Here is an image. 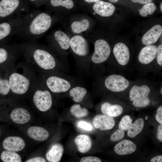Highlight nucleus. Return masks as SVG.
Masks as SVG:
<instances>
[{
  "instance_id": "72a5a7b5",
  "label": "nucleus",
  "mask_w": 162,
  "mask_h": 162,
  "mask_svg": "<svg viewBox=\"0 0 162 162\" xmlns=\"http://www.w3.org/2000/svg\"><path fill=\"white\" fill-rule=\"evenodd\" d=\"M124 136L125 133L124 130L118 129L112 134L110 139L113 142H116L122 139Z\"/></svg>"
},
{
  "instance_id": "e433bc0d",
  "label": "nucleus",
  "mask_w": 162,
  "mask_h": 162,
  "mask_svg": "<svg viewBox=\"0 0 162 162\" xmlns=\"http://www.w3.org/2000/svg\"><path fill=\"white\" fill-rule=\"evenodd\" d=\"M8 56V53L5 49L0 48V64L5 61Z\"/></svg>"
},
{
  "instance_id": "37998d69",
  "label": "nucleus",
  "mask_w": 162,
  "mask_h": 162,
  "mask_svg": "<svg viewBox=\"0 0 162 162\" xmlns=\"http://www.w3.org/2000/svg\"><path fill=\"white\" fill-rule=\"evenodd\" d=\"M151 162H162V156L158 155L152 158L150 160Z\"/></svg>"
},
{
  "instance_id": "2eb2a0df",
  "label": "nucleus",
  "mask_w": 162,
  "mask_h": 162,
  "mask_svg": "<svg viewBox=\"0 0 162 162\" xmlns=\"http://www.w3.org/2000/svg\"><path fill=\"white\" fill-rule=\"evenodd\" d=\"M2 145L5 150L15 152L22 150L25 147V143L23 139L20 137L10 136L4 140Z\"/></svg>"
},
{
  "instance_id": "473e14b6",
  "label": "nucleus",
  "mask_w": 162,
  "mask_h": 162,
  "mask_svg": "<svg viewBox=\"0 0 162 162\" xmlns=\"http://www.w3.org/2000/svg\"><path fill=\"white\" fill-rule=\"evenodd\" d=\"M10 90L9 80L7 79H0V94L6 95Z\"/></svg>"
},
{
  "instance_id": "c756f323",
  "label": "nucleus",
  "mask_w": 162,
  "mask_h": 162,
  "mask_svg": "<svg viewBox=\"0 0 162 162\" xmlns=\"http://www.w3.org/2000/svg\"><path fill=\"white\" fill-rule=\"evenodd\" d=\"M156 10V6L155 4L151 2L145 4L139 11L140 15L143 17H145L148 15L153 14Z\"/></svg>"
},
{
  "instance_id": "c9c22d12",
  "label": "nucleus",
  "mask_w": 162,
  "mask_h": 162,
  "mask_svg": "<svg viewBox=\"0 0 162 162\" xmlns=\"http://www.w3.org/2000/svg\"><path fill=\"white\" fill-rule=\"evenodd\" d=\"M80 162H101L98 158L94 156H87L82 158L80 160Z\"/></svg>"
},
{
  "instance_id": "603ef678",
  "label": "nucleus",
  "mask_w": 162,
  "mask_h": 162,
  "mask_svg": "<svg viewBox=\"0 0 162 162\" xmlns=\"http://www.w3.org/2000/svg\"><path fill=\"white\" fill-rule=\"evenodd\" d=\"M0 133H1V132H0Z\"/></svg>"
},
{
  "instance_id": "ea45409f",
  "label": "nucleus",
  "mask_w": 162,
  "mask_h": 162,
  "mask_svg": "<svg viewBox=\"0 0 162 162\" xmlns=\"http://www.w3.org/2000/svg\"><path fill=\"white\" fill-rule=\"evenodd\" d=\"M156 138L160 142H162V125H159L156 134Z\"/></svg>"
},
{
  "instance_id": "9d476101",
  "label": "nucleus",
  "mask_w": 162,
  "mask_h": 162,
  "mask_svg": "<svg viewBox=\"0 0 162 162\" xmlns=\"http://www.w3.org/2000/svg\"><path fill=\"white\" fill-rule=\"evenodd\" d=\"M47 86L52 92L61 93L68 91L70 88L71 85L67 80L56 76H51L46 81Z\"/></svg>"
},
{
  "instance_id": "f3484780",
  "label": "nucleus",
  "mask_w": 162,
  "mask_h": 162,
  "mask_svg": "<svg viewBox=\"0 0 162 162\" xmlns=\"http://www.w3.org/2000/svg\"><path fill=\"white\" fill-rule=\"evenodd\" d=\"M95 12L103 17H108L112 15L115 8L112 4L101 1L95 2L93 6Z\"/></svg>"
},
{
  "instance_id": "f03ea898",
  "label": "nucleus",
  "mask_w": 162,
  "mask_h": 162,
  "mask_svg": "<svg viewBox=\"0 0 162 162\" xmlns=\"http://www.w3.org/2000/svg\"><path fill=\"white\" fill-rule=\"evenodd\" d=\"M151 88L148 85H134L129 92L130 100L133 105L137 107H144L148 106L151 102L149 95Z\"/></svg>"
},
{
  "instance_id": "a878e982",
  "label": "nucleus",
  "mask_w": 162,
  "mask_h": 162,
  "mask_svg": "<svg viewBox=\"0 0 162 162\" xmlns=\"http://www.w3.org/2000/svg\"><path fill=\"white\" fill-rule=\"evenodd\" d=\"M87 92V90L81 87H74L70 91L69 94L72 97L73 101L76 103L81 102Z\"/></svg>"
},
{
  "instance_id": "7ed1b4c3",
  "label": "nucleus",
  "mask_w": 162,
  "mask_h": 162,
  "mask_svg": "<svg viewBox=\"0 0 162 162\" xmlns=\"http://www.w3.org/2000/svg\"><path fill=\"white\" fill-rule=\"evenodd\" d=\"M25 14L12 18L9 22L0 23V40L9 36H15L22 22Z\"/></svg>"
},
{
  "instance_id": "c03bdc74",
  "label": "nucleus",
  "mask_w": 162,
  "mask_h": 162,
  "mask_svg": "<svg viewBox=\"0 0 162 162\" xmlns=\"http://www.w3.org/2000/svg\"><path fill=\"white\" fill-rule=\"evenodd\" d=\"M86 2L88 3L96 2L100 0H84Z\"/></svg>"
},
{
  "instance_id": "cd10ccee",
  "label": "nucleus",
  "mask_w": 162,
  "mask_h": 162,
  "mask_svg": "<svg viewBox=\"0 0 162 162\" xmlns=\"http://www.w3.org/2000/svg\"><path fill=\"white\" fill-rule=\"evenodd\" d=\"M1 159L4 162H21L22 159L17 153L10 151H4L1 153Z\"/></svg>"
},
{
  "instance_id": "a18cd8bd",
  "label": "nucleus",
  "mask_w": 162,
  "mask_h": 162,
  "mask_svg": "<svg viewBox=\"0 0 162 162\" xmlns=\"http://www.w3.org/2000/svg\"><path fill=\"white\" fill-rule=\"evenodd\" d=\"M110 2L113 3H115L117 2L119 0H109Z\"/></svg>"
},
{
  "instance_id": "4468645a",
  "label": "nucleus",
  "mask_w": 162,
  "mask_h": 162,
  "mask_svg": "<svg viewBox=\"0 0 162 162\" xmlns=\"http://www.w3.org/2000/svg\"><path fill=\"white\" fill-rule=\"evenodd\" d=\"M157 47L153 45H147L140 50L138 56L139 62L142 64L147 65L151 63L155 58Z\"/></svg>"
},
{
  "instance_id": "de8ad7c7",
  "label": "nucleus",
  "mask_w": 162,
  "mask_h": 162,
  "mask_svg": "<svg viewBox=\"0 0 162 162\" xmlns=\"http://www.w3.org/2000/svg\"><path fill=\"white\" fill-rule=\"evenodd\" d=\"M160 93L161 94H162V86H161V87L160 89Z\"/></svg>"
},
{
  "instance_id": "f257e3e1",
  "label": "nucleus",
  "mask_w": 162,
  "mask_h": 162,
  "mask_svg": "<svg viewBox=\"0 0 162 162\" xmlns=\"http://www.w3.org/2000/svg\"><path fill=\"white\" fill-rule=\"evenodd\" d=\"M52 18L47 13H25L22 22L15 36L27 40L38 38L50 28Z\"/></svg>"
},
{
  "instance_id": "bb28decb",
  "label": "nucleus",
  "mask_w": 162,
  "mask_h": 162,
  "mask_svg": "<svg viewBox=\"0 0 162 162\" xmlns=\"http://www.w3.org/2000/svg\"><path fill=\"white\" fill-rule=\"evenodd\" d=\"M89 22L87 19H84L81 21H75L71 25L73 32L77 34L86 31L89 28Z\"/></svg>"
},
{
  "instance_id": "a211bd4d",
  "label": "nucleus",
  "mask_w": 162,
  "mask_h": 162,
  "mask_svg": "<svg viewBox=\"0 0 162 162\" xmlns=\"http://www.w3.org/2000/svg\"><path fill=\"white\" fill-rule=\"evenodd\" d=\"M136 146L133 142L127 140H123L115 146V152L121 155L132 154L136 151Z\"/></svg>"
},
{
  "instance_id": "39448f33",
  "label": "nucleus",
  "mask_w": 162,
  "mask_h": 162,
  "mask_svg": "<svg viewBox=\"0 0 162 162\" xmlns=\"http://www.w3.org/2000/svg\"><path fill=\"white\" fill-rule=\"evenodd\" d=\"M33 59L41 68L46 70L53 69L56 65L54 57L47 51L39 48L35 49L32 53Z\"/></svg>"
},
{
  "instance_id": "c85d7f7f",
  "label": "nucleus",
  "mask_w": 162,
  "mask_h": 162,
  "mask_svg": "<svg viewBox=\"0 0 162 162\" xmlns=\"http://www.w3.org/2000/svg\"><path fill=\"white\" fill-rule=\"evenodd\" d=\"M70 111L72 115L77 118H81L87 116L88 114V110L82 107L79 104H75L70 107Z\"/></svg>"
},
{
  "instance_id": "9b49d317",
  "label": "nucleus",
  "mask_w": 162,
  "mask_h": 162,
  "mask_svg": "<svg viewBox=\"0 0 162 162\" xmlns=\"http://www.w3.org/2000/svg\"><path fill=\"white\" fill-rule=\"evenodd\" d=\"M113 52L116 61L120 65H127L130 61V52L128 46L122 43H118L114 46Z\"/></svg>"
},
{
  "instance_id": "423d86ee",
  "label": "nucleus",
  "mask_w": 162,
  "mask_h": 162,
  "mask_svg": "<svg viewBox=\"0 0 162 162\" xmlns=\"http://www.w3.org/2000/svg\"><path fill=\"white\" fill-rule=\"evenodd\" d=\"M8 80L11 91L17 94H25L29 87V80L23 75L17 73L12 74Z\"/></svg>"
},
{
  "instance_id": "ddd939ff",
  "label": "nucleus",
  "mask_w": 162,
  "mask_h": 162,
  "mask_svg": "<svg viewBox=\"0 0 162 162\" xmlns=\"http://www.w3.org/2000/svg\"><path fill=\"white\" fill-rule=\"evenodd\" d=\"M115 120L112 117L105 114L97 115L93 120L94 127L101 130L112 129L115 126Z\"/></svg>"
},
{
  "instance_id": "a19ab883",
  "label": "nucleus",
  "mask_w": 162,
  "mask_h": 162,
  "mask_svg": "<svg viewBox=\"0 0 162 162\" xmlns=\"http://www.w3.org/2000/svg\"><path fill=\"white\" fill-rule=\"evenodd\" d=\"M26 162H45V159L41 157H36L27 160Z\"/></svg>"
},
{
  "instance_id": "0eeeda50",
  "label": "nucleus",
  "mask_w": 162,
  "mask_h": 162,
  "mask_svg": "<svg viewBox=\"0 0 162 162\" xmlns=\"http://www.w3.org/2000/svg\"><path fill=\"white\" fill-rule=\"evenodd\" d=\"M110 52V47L108 43L104 40H98L94 44V50L92 61L97 64L103 63L107 59Z\"/></svg>"
},
{
  "instance_id": "f704fd0d",
  "label": "nucleus",
  "mask_w": 162,
  "mask_h": 162,
  "mask_svg": "<svg viewBox=\"0 0 162 162\" xmlns=\"http://www.w3.org/2000/svg\"><path fill=\"white\" fill-rule=\"evenodd\" d=\"M156 61L158 64L162 66V45H159L157 49V54L156 57Z\"/></svg>"
},
{
  "instance_id": "393cba45",
  "label": "nucleus",
  "mask_w": 162,
  "mask_h": 162,
  "mask_svg": "<svg viewBox=\"0 0 162 162\" xmlns=\"http://www.w3.org/2000/svg\"><path fill=\"white\" fill-rule=\"evenodd\" d=\"M144 126L143 119L140 118L136 120L131 124L128 130L127 135L131 138H134L142 130Z\"/></svg>"
},
{
  "instance_id": "49530a36",
  "label": "nucleus",
  "mask_w": 162,
  "mask_h": 162,
  "mask_svg": "<svg viewBox=\"0 0 162 162\" xmlns=\"http://www.w3.org/2000/svg\"><path fill=\"white\" fill-rule=\"evenodd\" d=\"M160 10L161 11V12H162V2L160 4Z\"/></svg>"
},
{
  "instance_id": "4be33fe9",
  "label": "nucleus",
  "mask_w": 162,
  "mask_h": 162,
  "mask_svg": "<svg viewBox=\"0 0 162 162\" xmlns=\"http://www.w3.org/2000/svg\"><path fill=\"white\" fill-rule=\"evenodd\" d=\"M74 142L78 150L81 153H84L88 151L92 146L91 140L88 135H80L75 139Z\"/></svg>"
},
{
  "instance_id": "20e7f679",
  "label": "nucleus",
  "mask_w": 162,
  "mask_h": 162,
  "mask_svg": "<svg viewBox=\"0 0 162 162\" xmlns=\"http://www.w3.org/2000/svg\"><path fill=\"white\" fill-rule=\"evenodd\" d=\"M129 81L123 76L116 74L111 75L104 81L106 88L112 92H120L125 90L129 86Z\"/></svg>"
},
{
  "instance_id": "6ab92c4d",
  "label": "nucleus",
  "mask_w": 162,
  "mask_h": 162,
  "mask_svg": "<svg viewBox=\"0 0 162 162\" xmlns=\"http://www.w3.org/2000/svg\"><path fill=\"white\" fill-rule=\"evenodd\" d=\"M10 117L15 123L22 124L28 122L31 116L28 111L24 109L18 108L15 109L10 113Z\"/></svg>"
},
{
  "instance_id": "6e6552de",
  "label": "nucleus",
  "mask_w": 162,
  "mask_h": 162,
  "mask_svg": "<svg viewBox=\"0 0 162 162\" xmlns=\"http://www.w3.org/2000/svg\"><path fill=\"white\" fill-rule=\"evenodd\" d=\"M33 101L36 108L42 112L48 110L52 104L51 94L47 90H37L33 97Z\"/></svg>"
},
{
  "instance_id": "1a4fd4ad",
  "label": "nucleus",
  "mask_w": 162,
  "mask_h": 162,
  "mask_svg": "<svg viewBox=\"0 0 162 162\" xmlns=\"http://www.w3.org/2000/svg\"><path fill=\"white\" fill-rule=\"evenodd\" d=\"M20 4L19 0H2L0 2V17H13L24 14L18 11Z\"/></svg>"
},
{
  "instance_id": "412c9836",
  "label": "nucleus",
  "mask_w": 162,
  "mask_h": 162,
  "mask_svg": "<svg viewBox=\"0 0 162 162\" xmlns=\"http://www.w3.org/2000/svg\"><path fill=\"white\" fill-rule=\"evenodd\" d=\"M27 134L32 139L39 141H45L49 136V133L46 130L43 128L37 126L28 128Z\"/></svg>"
},
{
  "instance_id": "58836bf2",
  "label": "nucleus",
  "mask_w": 162,
  "mask_h": 162,
  "mask_svg": "<svg viewBox=\"0 0 162 162\" xmlns=\"http://www.w3.org/2000/svg\"><path fill=\"white\" fill-rule=\"evenodd\" d=\"M157 121L162 124V106H160L157 109L155 116Z\"/></svg>"
},
{
  "instance_id": "4c0bfd02",
  "label": "nucleus",
  "mask_w": 162,
  "mask_h": 162,
  "mask_svg": "<svg viewBox=\"0 0 162 162\" xmlns=\"http://www.w3.org/2000/svg\"><path fill=\"white\" fill-rule=\"evenodd\" d=\"M77 125L79 128L85 130L90 131L92 129L91 124L85 121H80L78 122Z\"/></svg>"
},
{
  "instance_id": "aec40b11",
  "label": "nucleus",
  "mask_w": 162,
  "mask_h": 162,
  "mask_svg": "<svg viewBox=\"0 0 162 162\" xmlns=\"http://www.w3.org/2000/svg\"><path fill=\"white\" fill-rule=\"evenodd\" d=\"M64 151L62 145L56 143L52 145L46 154L47 160L50 162H59L62 157Z\"/></svg>"
},
{
  "instance_id": "8fccbe9b",
  "label": "nucleus",
  "mask_w": 162,
  "mask_h": 162,
  "mask_svg": "<svg viewBox=\"0 0 162 162\" xmlns=\"http://www.w3.org/2000/svg\"><path fill=\"white\" fill-rule=\"evenodd\" d=\"M31 1H35L36 0H30Z\"/></svg>"
},
{
  "instance_id": "b1692460",
  "label": "nucleus",
  "mask_w": 162,
  "mask_h": 162,
  "mask_svg": "<svg viewBox=\"0 0 162 162\" xmlns=\"http://www.w3.org/2000/svg\"><path fill=\"white\" fill-rule=\"evenodd\" d=\"M53 36L62 48L66 50L69 48L70 39L65 33L61 31H57L54 33Z\"/></svg>"
},
{
  "instance_id": "2f4dec72",
  "label": "nucleus",
  "mask_w": 162,
  "mask_h": 162,
  "mask_svg": "<svg viewBox=\"0 0 162 162\" xmlns=\"http://www.w3.org/2000/svg\"><path fill=\"white\" fill-rule=\"evenodd\" d=\"M132 120L128 115L124 116L118 124L119 129L123 130H128L132 124Z\"/></svg>"
},
{
  "instance_id": "7c9ffc66",
  "label": "nucleus",
  "mask_w": 162,
  "mask_h": 162,
  "mask_svg": "<svg viewBox=\"0 0 162 162\" xmlns=\"http://www.w3.org/2000/svg\"><path fill=\"white\" fill-rule=\"evenodd\" d=\"M50 3L54 7L62 6L68 9H71L74 6L72 0H51Z\"/></svg>"
},
{
  "instance_id": "5701e85b",
  "label": "nucleus",
  "mask_w": 162,
  "mask_h": 162,
  "mask_svg": "<svg viewBox=\"0 0 162 162\" xmlns=\"http://www.w3.org/2000/svg\"><path fill=\"white\" fill-rule=\"evenodd\" d=\"M101 110L104 114L114 117L120 115L123 112V109L119 105L112 104L106 102L102 104Z\"/></svg>"
},
{
  "instance_id": "3c124183",
  "label": "nucleus",
  "mask_w": 162,
  "mask_h": 162,
  "mask_svg": "<svg viewBox=\"0 0 162 162\" xmlns=\"http://www.w3.org/2000/svg\"><path fill=\"white\" fill-rule=\"evenodd\" d=\"M96 14V13L95 12H94V13H93V14Z\"/></svg>"
},
{
  "instance_id": "79ce46f5",
  "label": "nucleus",
  "mask_w": 162,
  "mask_h": 162,
  "mask_svg": "<svg viewBox=\"0 0 162 162\" xmlns=\"http://www.w3.org/2000/svg\"><path fill=\"white\" fill-rule=\"evenodd\" d=\"M134 3H138L140 4H144L152 2L153 0H131Z\"/></svg>"
},
{
  "instance_id": "dca6fc26",
  "label": "nucleus",
  "mask_w": 162,
  "mask_h": 162,
  "mask_svg": "<svg viewBox=\"0 0 162 162\" xmlns=\"http://www.w3.org/2000/svg\"><path fill=\"white\" fill-rule=\"evenodd\" d=\"M162 33V26L159 25L154 26L146 32L142 39V42L145 45H149L155 43Z\"/></svg>"
},
{
  "instance_id": "09e8293b",
  "label": "nucleus",
  "mask_w": 162,
  "mask_h": 162,
  "mask_svg": "<svg viewBox=\"0 0 162 162\" xmlns=\"http://www.w3.org/2000/svg\"><path fill=\"white\" fill-rule=\"evenodd\" d=\"M148 118V116H146L145 117V119H147Z\"/></svg>"
},
{
  "instance_id": "f8f14e48",
  "label": "nucleus",
  "mask_w": 162,
  "mask_h": 162,
  "mask_svg": "<svg viewBox=\"0 0 162 162\" xmlns=\"http://www.w3.org/2000/svg\"><path fill=\"white\" fill-rule=\"evenodd\" d=\"M70 46L73 51L79 56H86L88 53V43L85 38L80 36L73 37L70 40Z\"/></svg>"
}]
</instances>
